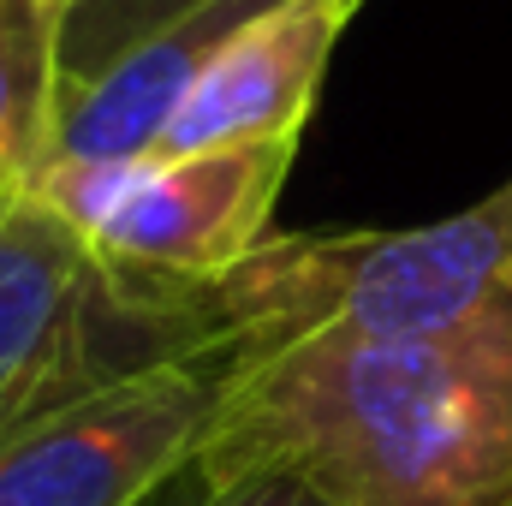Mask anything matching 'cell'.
<instances>
[{
  "label": "cell",
  "mask_w": 512,
  "mask_h": 506,
  "mask_svg": "<svg viewBox=\"0 0 512 506\" xmlns=\"http://www.w3.org/2000/svg\"><path fill=\"white\" fill-rule=\"evenodd\" d=\"M42 6H48V12H60V24H66V12H72L78 0H42Z\"/></svg>",
  "instance_id": "obj_10"
},
{
  "label": "cell",
  "mask_w": 512,
  "mask_h": 506,
  "mask_svg": "<svg viewBox=\"0 0 512 506\" xmlns=\"http://www.w3.org/2000/svg\"><path fill=\"white\" fill-rule=\"evenodd\" d=\"M191 6H203V0H78L60 24V78H66V90L90 84L102 66H114L126 48L149 42L161 24L185 18Z\"/></svg>",
  "instance_id": "obj_8"
},
{
  "label": "cell",
  "mask_w": 512,
  "mask_h": 506,
  "mask_svg": "<svg viewBox=\"0 0 512 506\" xmlns=\"http://www.w3.org/2000/svg\"><path fill=\"white\" fill-rule=\"evenodd\" d=\"M364 0H274L233 30L197 84L179 96L155 149H221V143H298L316 108L322 72Z\"/></svg>",
  "instance_id": "obj_6"
},
{
  "label": "cell",
  "mask_w": 512,
  "mask_h": 506,
  "mask_svg": "<svg viewBox=\"0 0 512 506\" xmlns=\"http://www.w3.org/2000/svg\"><path fill=\"white\" fill-rule=\"evenodd\" d=\"M221 358H173L0 441V506H155L191 465Z\"/></svg>",
  "instance_id": "obj_5"
},
{
  "label": "cell",
  "mask_w": 512,
  "mask_h": 506,
  "mask_svg": "<svg viewBox=\"0 0 512 506\" xmlns=\"http://www.w3.org/2000/svg\"><path fill=\"white\" fill-rule=\"evenodd\" d=\"M173 358H215L197 286L114 268L36 197L0 209V441Z\"/></svg>",
  "instance_id": "obj_3"
},
{
  "label": "cell",
  "mask_w": 512,
  "mask_h": 506,
  "mask_svg": "<svg viewBox=\"0 0 512 506\" xmlns=\"http://www.w3.org/2000/svg\"><path fill=\"white\" fill-rule=\"evenodd\" d=\"M60 90V12L0 0V209L24 203L54 161Z\"/></svg>",
  "instance_id": "obj_7"
},
{
  "label": "cell",
  "mask_w": 512,
  "mask_h": 506,
  "mask_svg": "<svg viewBox=\"0 0 512 506\" xmlns=\"http://www.w3.org/2000/svg\"><path fill=\"white\" fill-rule=\"evenodd\" d=\"M251 465L346 506H512V304L429 334L322 328L227 358L191 471Z\"/></svg>",
  "instance_id": "obj_1"
},
{
  "label": "cell",
  "mask_w": 512,
  "mask_h": 506,
  "mask_svg": "<svg viewBox=\"0 0 512 506\" xmlns=\"http://www.w3.org/2000/svg\"><path fill=\"white\" fill-rule=\"evenodd\" d=\"M292 149L298 143H221L48 161L30 197L126 274L215 286L268 239Z\"/></svg>",
  "instance_id": "obj_4"
},
{
  "label": "cell",
  "mask_w": 512,
  "mask_h": 506,
  "mask_svg": "<svg viewBox=\"0 0 512 506\" xmlns=\"http://www.w3.org/2000/svg\"><path fill=\"white\" fill-rule=\"evenodd\" d=\"M215 358L322 328L429 334L512 304V179L405 233H268L233 274L197 286Z\"/></svg>",
  "instance_id": "obj_2"
},
{
  "label": "cell",
  "mask_w": 512,
  "mask_h": 506,
  "mask_svg": "<svg viewBox=\"0 0 512 506\" xmlns=\"http://www.w3.org/2000/svg\"><path fill=\"white\" fill-rule=\"evenodd\" d=\"M179 489H185V501H179V506H346V501H334V495H322L316 483L292 477V471H274V465L215 471V477H203V471H191V465H185ZM155 506H161V501H155Z\"/></svg>",
  "instance_id": "obj_9"
}]
</instances>
